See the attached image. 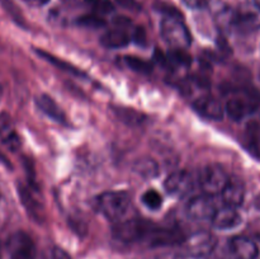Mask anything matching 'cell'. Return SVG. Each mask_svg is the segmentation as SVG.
Segmentation results:
<instances>
[{"label": "cell", "mask_w": 260, "mask_h": 259, "mask_svg": "<svg viewBox=\"0 0 260 259\" xmlns=\"http://www.w3.org/2000/svg\"><path fill=\"white\" fill-rule=\"evenodd\" d=\"M142 203L150 210H159L162 205V198L155 189H147L142 195Z\"/></svg>", "instance_id": "484cf974"}, {"label": "cell", "mask_w": 260, "mask_h": 259, "mask_svg": "<svg viewBox=\"0 0 260 259\" xmlns=\"http://www.w3.org/2000/svg\"><path fill=\"white\" fill-rule=\"evenodd\" d=\"M155 228L156 225L151 221L134 218L117 223L113 229V235L123 243H147Z\"/></svg>", "instance_id": "7a4b0ae2"}, {"label": "cell", "mask_w": 260, "mask_h": 259, "mask_svg": "<svg viewBox=\"0 0 260 259\" xmlns=\"http://www.w3.org/2000/svg\"><path fill=\"white\" fill-rule=\"evenodd\" d=\"M165 61L172 63V66H174V68H189L190 63H192V57L183 48H173L165 56Z\"/></svg>", "instance_id": "603a6c76"}, {"label": "cell", "mask_w": 260, "mask_h": 259, "mask_svg": "<svg viewBox=\"0 0 260 259\" xmlns=\"http://www.w3.org/2000/svg\"><path fill=\"white\" fill-rule=\"evenodd\" d=\"M216 211L217 208H216L215 202L208 195L196 196L187 205V215L193 220H212Z\"/></svg>", "instance_id": "9c48e42d"}, {"label": "cell", "mask_w": 260, "mask_h": 259, "mask_svg": "<svg viewBox=\"0 0 260 259\" xmlns=\"http://www.w3.org/2000/svg\"><path fill=\"white\" fill-rule=\"evenodd\" d=\"M220 20L223 25L236 28L243 32H251L260 28V4L244 3L235 9H223L220 12Z\"/></svg>", "instance_id": "6da1fadb"}, {"label": "cell", "mask_w": 260, "mask_h": 259, "mask_svg": "<svg viewBox=\"0 0 260 259\" xmlns=\"http://www.w3.org/2000/svg\"><path fill=\"white\" fill-rule=\"evenodd\" d=\"M132 41L137 43V45L144 46L146 43V33H145V29L142 27H136L135 28L134 33L131 36Z\"/></svg>", "instance_id": "f1b7e54d"}, {"label": "cell", "mask_w": 260, "mask_h": 259, "mask_svg": "<svg viewBox=\"0 0 260 259\" xmlns=\"http://www.w3.org/2000/svg\"><path fill=\"white\" fill-rule=\"evenodd\" d=\"M160 35L172 48H185L192 43L187 25L178 15H165L160 23Z\"/></svg>", "instance_id": "3957f363"}, {"label": "cell", "mask_w": 260, "mask_h": 259, "mask_svg": "<svg viewBox=\"0 0 260 259\" xmlns=\"http://www.w3.org/2000/svg\"><path fill=\"white\" fill-rule=\"evenodd\" d=\"M0 4H2V7L4 8L5 12L10 15V18H12L17 24L19 25L25 24V20H24V17H23L22 12H20L19 8L15 5V3L13 2V0H0Z\"/></svg>", "instance_id": "d4e9b609"}, {"label": "cell", "mask_w": 260, "mask_h": 259, "mask_svg": "<svg viewBox=\"0 0 260 259\" xmlns=\"http://www.w3.org/2000/svg\"><path fill=\"white\" fill-rule=\"evenodd\" d=\"M259 2H260V0H259Z\"/></svg>", "instance_id": "8d00e7d4"}, {"label": "cell", "mask_w": 260, "mask_h": 259, "mask_svg": "<svg viewBox=\"0 0 260 259\" xmlns=\"http://www.w3.org/2000/svg\"><path fill=\"white\" fill-rule=\"evenodd\" d=\"M36 53H37L38 56H41L43 60H46L47 62H50L51 65H53L55 68H57L58 70L65 71V73L71 74V75H74V76H79V78H84V76H86L85 73H83L80 69H78L76 66H74L73 63L68 62V61L62 60V58L56 57V56H53L52 53L46 52V51H43V50H36Z\"/></svg>", "instance_id": "ffe728a7"}, {"label": "cell", "mask_w": 260, "mask_h": 259, "mask_svg": "<svg viewBox=\"0 0 260 259\" xmlns=\"http://www.w3.org/2000/svg\"><path fill=\"white\" fill-rule=\"evenodd\" d=\"M193 107L200 116L213 121H220L225 114V107L222 103L207 93L197 96L193 102Z\"/></svg>", "instance_id": "30bf717a"}, {"label": "cell", "mask_w": 260, "mask_h": 259, "mask_svg": "<svg viewBox=\"0 0 260 259\" xmlns=\"http://www.w3.org/2000/svg\"><path fill=\"white\" fill-rule=\"evenodd\" d=\"M187 253L194 258H205L215 250L217 240L208 231H198L183 241Z\"/></svg>", "instance_id": "ba28073f"}, {"label": "cell", "mask_w": 260, "mask_h": 259, "mask_svg": "<svg viewBox=\"0 0 260 259\" xmlns=\"http://www.w3.org/2000/svg\"><path fill=\"white\" fill-rule=\"evenodd\" d=\"M229 175L221 165L210 164L205 167L200 175V184L205 195L215 196L223 190L229 182Z\"/></svg>", "instance_id": "8992f818"}, {"label": "cell", "mask_w": 260, "mask_h": 259, "mask_svg": "<svg viewBox=\"0 0 260 259\" xmlns=\"http://www.w3.org/2000/svg\"><path fill=\"white\" fill-rule=\"evenodd\" d=\"M89 7L95 14H108L113 12V4L109 0H88Z\"/></svg>", "instance_id": "83f0119b"}, {"label": "cell", "mask_w": 260, "mask_h": 259, "mask_svg": "<svg viewBox=\"0 0 260 259\" xmlns=\"http://www.w3.org/2000/svg\"><path fill=\"white\" fill-rule=\"evenodd\" d=\"M0 255H2V249H0Z\"/></svg>", "instance_id": "e575fe53"}, {"label": "cell", "mask_w": 260, "mask_h": 259, "mask_svg": "<svg viewBox=\"0 0 260 259\" xmlns=\"http://www.w3.org/2000/svg\"><path fill=\"white\" fill-rule=\"evenodd\" d=\"M258 245L245 236H235L229 243V255L231 259H256Z\"/></svg>", "instance_id": "4fadbf2b"}, {"label": "cell", "mask_w": 260, "mask_h": 259, "mask_svg": "<svg viewBox=\"0 0 260 259\" xmlns=\"http://www.w3.org/2000/svg\"><path fill=\"white\" fill-rule=\"evenodd\" d=\"M221 196L226 206L236 208L243 205L244 198H245V187L240 179L230 178L226 187L221 192Z\"/></svg>", "instance_id": "2e32d148"}, {"label": "cell", "mask_w": 260, "mask_h": 259, "mask_svg": "<svg viewBox=\"0 0 260 259\" xmlns=\"http://www.w3.org/2000/svg\"><path fill=\"white\" fill-rule=\"evenodd\" d=\"M211 221H212V225L215 229H218V230H231V229L238 228L241 223V221H243V218H241V215L236 211L235 207L225 206L223 208L216 211L215 216H213Z\"/></svg>", "instance_id": "9a60e30c"}, {"label": "cell", "mask_w": 260, "mask_h": 259, "mask_svg": "<svg viewBox=\"0 0 260 259\" xmlns=\"http://www.w3.org/2000/svg\"><path fill=\"white\" fill-rule=\"evenodd\" d=\"M134 172L142 178H154L159 173V167L154 159L144 156L135 161Z\"/></svg>", "instance_id": "44dd1931"}, {"label": "cell", "mask_w": 260, "mask_h": 259, "mask_svg": "<svg viewBox=\"0 0 260 259\" xmlns=\"http://www.w3.org/2000/svg\"><path fill=\"white\" fill-rule=\"evenodd\" d=\"M131 41V36L121 27H117L116 29L108 30L101 38L102 46H104L107 48H113V50L126 47Z\"/></svg>", "instance_id": "d6986e66"}, {"label": "cell", "mask_w": 260, "mask_h": 259, "mask_svg": "<svg viewBox=\"0 0 260 259\" xmlns=\"http://www.w3.org/2000/svg\"><path fill=\"white\" fill-rule=\"evenodd\" d=\"M0 142L9 151H18L22 146V141L18 135L12 117L5 112L0 113Z\"/></svg>", "instance_id": "7c38bea8"}, {"label": "cell", "mask_w": 260, "mask_h": 259, "mask_svg": "<svg viewBox=\"0 0 260 259\" xmlns=\"http://www.w3.org/2000/svg\"><path fill=\"white\" fill-rule=\"evenodd\" d=\"M259 78H260V74H259Z\"/></svg>", "instance_id": "d590c367"}, {"label": "cell", "mask_w": 260, "mask_h": 259, "mask_svg": "<svg viewBox=\"0 0 260 259\" xmlns=\"http://www.w3.org/2000/svg\"><path fill=\"white\" fill-rule=\"evenodd\" d=\"M18 193H19V197L22 200L23 206L25 207L27 212L29 213V216H32L35 220H37L38 222L43 220V207L40 202H38L37 198L33 196V193L30 192V189H28L24 185H19L18 187Z\"/></svg>", "instance_id": "ac0fdd59"}, {"label": "cell", "mask_w": 260, "mask_h": 259, "mask_svg": "<svg viewBox=\"0 0 260 259\" xmlns=\"http://www.w3.org/2000/svg\"><path fill=\"white\" fill-rule=\"evenodd\" d=\"M260 99L249 91H243L231 96L225 106V112L233 121H243L258 111Z\"/></svg>", "instance_id": "5b68a950"}, {"label": "cell", "mask_w": 260, "mask_h": 259, "mask_svg": "<svg viewBox=\"0 0 260 259\" xmlns=\"http://www.w3.org/2000/svg\"><path fill=\"white\" fill-rule=\"evenodd\" d=\"M7 250L9 259H36L35 241L24 231H17L8 239Z\"/></svg>", "instance_id": "52a82bcc"}, {"label": "cell", "mask_w": 260, "mask_h": 259, "mask_svg": "<svg viewBox=\"0 0 260 259\" xmlns=\"http://www.w3.org/2000/svg\"><path fill=\"white\" fill-rule=\"evenodd\" d=\"M193 184L194 180L190 173H188L187 170H178L172 173L165 179L164 187L169 195L175 197H184L193 189Z\"/></svg>", "instance_id": "8fae6325"}, {"label": "cell", "mask_w": 260, "mask_h": 259, "mask_svg": "<svg viewBox=\"0 0 260 259\" xmlns=\"http://www.w3.org/2000/svg\"><path fill=\"white\" fill-rule=\"evenodd\" d=\"M183 241H184V238L178 229L156 226L150 235L147 244L150 246H168L180 244Z\"/></svg>", "instance_id": "5bb4252c"}, {"label": "cell", "mask_w": 260, "mask_h": 259, "mask_svg": "<svg viewBox=\"0 0 260 259\" xmlns=\"http://www.w3.org/2000/svg\"><path fill=\"white\" fill-rule=\"evenodd\" d=\"M78 24L83 25L86 28H102L106 25V20L99 14L91 13V14H85L78 19Z\"/></svg>", "instance_id": "4316f807"}, {"label": "cell", "mask_w": 260, "mask_h": 259, "mask_svg": "<svg viewBox=\"0 0 260 259\" xmlns=\"http://www.w3.org/2000/svg\"><path fill=\"white\" fill-rule=\"evenodd\" d=\"M116 116L118 117L119 121L124 122L128 126H139L145 121L144 114L135 111L134 108H124V107H117L113 109Z\"/></svg>", "instance_id": "7402d4cb"}, {"label": "cell", "mask_w": 260, "mask_h": 259, "mask_svg": "<svg viewBox=\"0 0 260 259\" xmlns=\"http://www.w3.org/2000/svg\"><path fill=\"white\" fill-rule=\"evenodd\" d=\"M36 104L41 112H43L46 116L52 118L53 121L58 122V123H65L66 122L65 113L52 96L47 95V94H41L36 98Z\"/></svg>", "instance_id": "e0dca14e"}, {"label": "cell", "mask_w": 260, "mask_h": 259, "mask_svg": "<svg viewBox=\"0 0 260 259\" xmlns=\"http://www.w3.org/2000/svg\"><path fill=\"white\" fill-rule=\"evenodd\" d=\"M183 2L188 8H192V9H202L208 4V0H183Z\"/></svg>", "instance_id": "f546056e"}, {"label": "cell", "mask_w": 260, "mask_h": 259, "mask_svg": "<svg viewBox=\"0 0 260 259\" xmlns=\"http://www.w3.org/2000/svg\"><path fill=\"white\" fill-rule=\"evenodd\" d=\"M101 212L111 221H121L131 207V197L122 190H108L98 197Z\"/></svg>", "instance_id": "277c9868"}, {"label": "cell", "mask_w": 260, "mask_h": 259, "mask_svg": "<svg viewBox=\"0 0 260 259\" xmlns=\"http://www.w3.org/2000/svg\"><path fill=\"white\" fill-rule=\"evenodd\" d=\"M124 63L132 71L142 74V75H146V74H150L152 71L151 63L149 61L144 60V58L137 57V56H124Z\"/></svg>", "instance_id": "cb8c5ba5"}, {"label": "cell", "mask_w": 260, "mask_h": 259, "mask_svg": "<svg viewBox=\"0 0 260 259\" xmlns=\"http://www.w3.org/2000/svg\"><path fill=\"white\" fill-rule=\"evenodd\" d=\"M52 259H71L69 254L61 248H55L52 251Z\"/></svg>", "instance_id": "1f68e13d"}, {"label": "cell", "mask_w": 260, "mask_h": 259, "mask_svg": "<svg viewBox=\"0 0 260 259\" xmlns=\"http://www.w3.org/2000/svg\"><path fill=\"white\" fill-rule=\"evenodd\" d=\"M0 164L4 165V167H7V168H9V169L12 168V164H10V161L7 159V156H5V155L3 154L2 151H0Z\"/></svg>", "instance_id": "836d02e7"}, {"label": "cell", "mask_w": 260, "mask_h": 259, "mask_svg": "<svg viewBox=\"0 0 260 259\" xmlns=\"http://www.w3.org/2000/svg\"><path fill=\"white\" fill-rule=\"evenodd\" d=\"M119 4L122 5L126 9H131V10H140V5L137 4L135 0H117Z\"/></svg>", "instance_id": "4dcf8cb0"}, {"label": "cell", "mask_w": 260, "mask_h": 259, "mask_svg": "<svg viewBox=\"0 0 260 259\" xmlns=\"http://www.w3.org/2000/svg\"><path fill=\"white\" fill-rule=\"evenodd\" d=\"M23 2H24L25 4L30 5V7L38 8V7H43V5H46L50 0H23Z\"/></svg>", "instance_id": "d6a6232c"}]
</instances>
